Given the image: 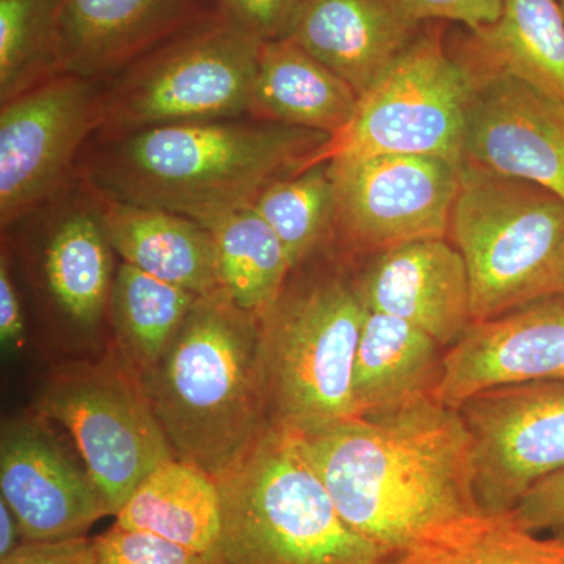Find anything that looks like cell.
I'll list each match as a JSON object with an SVG mask.
<instances>
[{
    "instance_id": "17",
    "label": "cell",
    "mask_w": 564,
    "mask_h": 564,
    "mask_svg": "<svg viewBox=\"0 0 564 564\" xmlns=\"http://www.w3.org/2000/svg\"><path fill=\"white\" fill-rule=\"evenodd\" d=\"M355 281L367 310L411 323L444 350L474 323L466 262L448 239L417 240L367 256Z\"/></svg>"
},
{
    "instance_id": "37",
    "label": "cell",
    "mask_w": 564,
    "mask_h": 564,
    "mask_svg": "<svg viewBox=\"0 0 564 564\" xmlns=\"http://www.w3.org/2000/svg\"><path fill=\"white\" fill-rule=\"evenodd\" d=\"M556 2H558L560 9H562L564 13V0H556Z\"/></svg>"
},
{
    "instance_id": "7",
    "label": "cell",
    "mask_w": 564,
    "mask_h": 564,
    "mask_svg": "<svg viewBox=\"0 0 564 564\" xmlns=\"http://www.w3.org/2000/svg\"><path fill=\"white\" fill-rule=\"evenodd\" d=\"M262 44L207 14L102 82L95 137L248 118Z\"/></svg>"
},
{
    "instance_id": "9",
    "label": "cell",
    "mask_w": 564,
    "mask_h": 564,
    "mask_svg": "<svg viewBox=\"0 0 564 564\" xmlns=\"http://www.w3.org/2000/svg\"><path fill=\"white\" fill-rule=\"evenodd\" d=\"M469 80L444 44L443 29L417 32L372 87L322 161L411 154L463 166Z\"/></svg>"
},
{
    "instance_id": "6",
    "label": "cell",
    "mask_w": 564,
    "mask_h": 564,
    "mask_svg": "<svg viewBox=\"0 0 564 564\" xmlns=\"http://www.w3.org/2000/svg\"><path fill=\"white\" fill-rule=\"evenodd\" d=\"M447 239L466 262L474 322L564 296V199L543 185L463 165Z\"/></svg>"
},
{
    "instance_id": "22",
    "label": "cell",
    "mask_w": 564,
    "mask_h": 564,
    "mask_svg": "<svg viewBox=\"0 0 564 564\" xmlns=\"http://www.w3.org/2000/svg\"><path fill=\"white\" fill-rule=\"evenodd\" d=\"M359 96L295 41H263L248 118L334 137L350 124Z\"/></svg>"
},
{
    "instance_id": "12",
    "label": "cell",
    "mask_w": 564,
    "mask_h": 564,
    "mask_svg": "<svg viewBox=\"0 0 564 564\" xmlns=\"http://www.w3.org/2000/svg\"><path fill=\"white\" fill-rule=\"evenodd\" d=\"M456 410L473 441L481 513H510L533 485L564 469V381L500 386Z\"/></svg>"
},
{
    "instance_id": "36",
    "label": "cell",
    "mask_w": 564,
    "mask_h": 564,
    "mask_svg": "<svg viewBox=\"0 0 564 564\" xmlns=\"http://www.w3.org/2000/svg\"><path fill=\"white\" fill-rule=\"evenodd\" d=\"M24 543L20 522L9 507V503L0 497V560L13 554Z\"/></svg>"
},
{
    "instance_id": "24",
    "label": "cell",
    "mask_w": 564,
    "mask_h": 564,
    "mask_svg": "<svg viewBox=\"0 0 564 564\" xmlns=\"http://www.w3.org/2000/svg\"><path fill=\"white\" fill-rule=\"evenodd\" d=\"M115 524L158 534L215 563L223 532L217 481L181 458L159 466L118 511Z\"/></svg>"
},
{
    "instance_id": "27",
    "label": "cell",
    "mask_w": 564,
    "mask_h": 564,
    "mask_svg": "<svg viewBox=\"0 0 564 564\" xmlns=\"http://www.w3.org/2000/svg\"><path fill=\"white\" fill-rule=\"evenodd\" d=\"M209 229L217 245L220 289L237 306L261 314L293 270L281 240L252 207L226 215Z\"/></svg>"
},
{
    "instance_id": "31",
    "label": "cell",
    "mask_w": 564,
    "mask_h": 564,
    "mask_svg": "<svg viewBox=\"0 0 564 564\" xmlns=\"http://www.w3.org/2000/svg\"><path fill=\"white\" fill-rule=\"evenodd\" d=\"M223 20L261 41L288 39L306 0H215Z\"/></svg>"
},
{
    "instance_id": "28",
    "label": "cell",
    "mask_w": 564,
    "mask_h": 564,
    "mask_svg": "<svg viewBox=\"0 0 564 564\" xmlns=\"http://www.w3.org/2000/svg\"><path fill=\"white\" fill-rule=\"evenodd\" d=\"M251 207L276 234L293 269L334 250L332 162L274 181Z\"/></svg>"
},
{
    "instance_id": "34",
    "label": "cell",
    "mask_w": 564,
    "mask_h": 564,
    "mask_svg": "<svg viewBox=\"0 0 564 564\" xmlns=\"http://www.w3.org/2000/svg\"><path fill=\"white\" fill-rule=\"evenodd\" d=\"M0 564H93V540L25 541Z\"/></svg>"
},
{
    "instance_id": "14",
    "label": "cell",
    "mask_w": 564,
    "mask_h": 564,
    "mask_svg": "<svg viewBox=\"0 0 564 564\" xmlns=\"http://www.w3.org/2000/svg\"><path fill=\"white\" fill-rule=\"evenodd\" d=\"M463 165L564 199V102L513 77L469 82Z\"/></svg>"
},
{
    "instance_id": "18",
    "label": "cell",
    "mask_w": 564,
    "mask_h": 564,
    "mask_svg": "<svg viewBox=\"0 0 564 564\" xmlns=\"http://www.w3.org/2000/svg\"><path fill=\"white\" fill-rule=\"evenodd\" d=\"M210 13L199 0H62L58 73L107 80Z\"/></svg>"
},
{
    "instance_id": "8",
    "label": "cell",
    "mask_w": 564,
    "mask_h": 564,
    "mask_svg": "<svg viewBox=\"0 0 564 564\" xmlns=\"http://www.w3.org/2000/svg\"><path fill=\"white\" fill-rule=\"evenodd\" d=\"M36 410L69 433L111 516L159 466L176 458L140 373L121 351L58 369Z\"/></svg>"
},
{
    "instance_id": "23",
    "label": "cell",
    "mask_w": 564,
    "mask_h": 564,
    "mask_svg": "<svg viewBox=\"0 0 564 564\" xmlns=\"http://www.w3.org/2000/svg\"><path fill=\"white\" fill-rule=\"evenodd\" d=\"M445 350L429 334L367 310L352 366V415L392 410L434 395Z\"/></svg>"
},
{
    "instance_id": "29",
    "label": "cell",
    "mask_w": 564,
    "mask_h": 564,
    "mask_svg": "<svg viewBox=\"0 0 564 564\" xmlns=\"http://www.w3.org/2000/svg\"><path fill=\"white\" fill-rule=\"evenodd\" d=\"M62 0H0V102L58 73Z\"/></svg>"
},
{
    "instance_id": "20",
    "label": "cell",
    "mask_w": 564,
    "mask_h": 564,
    "mask_svg": "<svg viewBox=\"0 0 564 564\" xmlns=\"http://www.w3.org/2000/svg\"><path fill=\"white\" fill-rule=\"evenodd\" d=\"M451 52L467 80L513 77L564 102V13L556 0H503L499 20Z\"/></svg>"
},
{
    "instance_id": "5",
    "label": "cell",
    "mask_w": 564,
    "mask_h": 564,
    "mask_svg": "<svg viewBox=\"0 0 564 564\" xmlns=\"http://www.w3.org/2000/svg\"><path fill=\"white\" fill-rule=\"evenodd\" d=\"M215 481L223 510L215 564H377L388 556L347 525L289 430L270 425Z\"/></svg>"
},
{
    "instance_id": "10",
    "label": "cell",
    "mask_w": 564,
    "mask_h": 564,
    "mask_svg": "<svg viewBox=\"0 0 564 564\" xmlns=\"http://www.w3.org/2000/svg\"><path fill=\"white\" fill-rule=\"evenodd\" d=\"M334 250L372 256L417 240L447 239L462 166L429 155L332 159Z\"/></svg>"
},
{
    "instance_id": "16",
    "label": "cell",
    "mask_w": 564,
    "mask_h": 564,
    "mask_svg": "<svg viewBox=\"0 0 564 564\" xmlns=\"http://www.w3.org/2000/svg\"><path fill=\"white\" fill-rule=\"evenodd\" d=\"M541 381H564V296L474 322L445 350L434 397L458 408L488 389Z\"/></svg>"
},
{
    "instance_id": "4",
    "label": "cell",
    "mask_w": 564,
    "mask_h": 564,
    "mask_svg": "<svg viewBox=\"0 0 564 564\" xmlns=\"http://www.w3.org/2000/svg\"><path fill=\"white\" fill-rule=\"evenodd\" d=\"M366 313L340 252L292 270L259 314L270 425L304 436L352 417V366Z\"/></svg>"
},
{
    "instance_id": "2",
    "label": "cell",
    "mask_w": 564,
    "mask_h": 564,
    "mask_svg": "<svg viewBox=\"0 0 564 564\" xmlns=\"http://www.w3.org/2000/svg\"><path fill=\"white\" fill-rule=\"evenodd\" d=\"M332 137L276 122H176L93 137L77 176L111 202L212 223L247 209L274 181L323 162Z\"/></svg>"
},
{
    "instance_id": "25",
    "label": "cell",
    "mask_w": 564,
    "mask_h": 564,
    "mask_svg": "<svg viewBox=\"0 0 564 564\" xmlns=\"http://www.w3.org/2000/svg\"><path fill=\"white\" fill-rule=\"evenodd\" d=\"M198 296L118 263L109 314L118 348L137 372L147 373L161 361Z\"/></svg>"
},
{
    "instance_id": "35",
    "label": "cell",
    "mask_w": 564,
    "mask_h": 564,
    "mask_svg": "<svg viewBox=\"0 0 564 564\" xmlns=\"http://www.w3.org/2000/svg\"><path fill=\"white\" fill-rule=\"evenodd\" d=\"M25 337L24 313L20 292L11 273V261L6 248L0 258V343L3 350L20 347Z\"/></svg>"
},
{
    "instance_id": "1",
    "label": "cell",
    "mask_w": 564,
    "mask_h": 564,
    "mask_svg": "<svg viewBox=\"0 0 564 564\" xmlns=\"http://www.w3.org/2000/svg\"><path fill=\"white\" fill-rule=\"evenodd\" d=\"M300 441L347 525L388 556L481 513L466 423L434 395Z\"/></svg>"
},
{
    "instance_id": "26",
    "label": "cell",
    "mask_w": 564,
    "mask_h": 564,
    "mask_svg": "<svg viewBox=\"0 0 564 564\" xmlns=\"http://www.w3.org/2000/svg\"><path fill=\"white\" fill-rule=\"evenodd\" d=\"M377 564H564V543L527 532L510 513H480L445 525Z\"/></svg>"
},
{
    "instance_id": "3",
    "label": "cell",
    "mask_w": 564,
    "mask_h": 564,
    "mask_svg": "<svg viewBox=\"0 0 564 564\" xmlns=\"http://www.w3.org/2000/svg\"><path fill=\"white\" fill-rule=\"evenodd\" d=\"M140 378L174 455L214 478L270 426L259 314L223 289L198 296L161 361Z\"/></svg>"
},
{
    "instance_id": "30",
    "label": "cell",
    "mask_w": 564,
    "mask_h": 564,
    "mask_svg": "<svg viewBox=\"0 0 564 564\" xmlns=\"http://www.w3.org/2000/svg\"><path fill=\"white\" fill-rule=\"evenodd\" d=\"M93 564H215L191 549L143 530L113 524L93 538Z\"/></svg>"
},
{
    "instance_id": "21",
    "label": "cell",
    "mask_w": 564,
    "mask_h": 564,
    "mask_svg": "<svg viewBox=\"0 0 564 564\" xmlns=\"http://www.w3.org/2000/svg\"><path fill=\"white\" fill-rule=\"evenodd\" d=\"M99 202L104 228L121 262L196 295L220 289L217 245L209 228L173 212L101 196Z\"/></svg>"
},
{
    "instance_id": "15",
    "label": "cell",
    "mask_w": 564,
    "mask_h": 564,
    "mask_svg": "<svg viewBox=\"0 0 564 564\" xmlns=\"http://www.w3.org/2000/svg\"><path fill=\"white\" fill-rule=\"evenodd\" d=\"M17 223L39 239L41 285L52 307L77 328H98L110 311L118 269L99 196L76 174L65 191Z\"/></svg>"
},
{
    "instance_id": "32",
    "label": "cell",
    "mask_w": 564,
    "mask_h": 564,
    "mask_svg": "<svg viewBox=\"0 0 564 564\" xmlns=\"http://www.w3.org/2000/svg\"><path fill=\"white\" fill-rule=\"evenodd\" d=\"M510 516L527 532L564 543V469L533 485Z\"/></svg>"
},
{
    "instance_id": "13",
    "label": "cell",
    "mask_w": 564,
    "mask_h": 564,
    "mask_svg": "<svg viewBox=\"0 0 564 564\" xmlns=\"http://www.w3.org/2000/svg\"><path fill=\"white\" fill-rule=\"evenodd\" d=\"M36 417L6 423L0 441V492L20 522L25 541L87 536L99 519L111 516L82 463Z\"/></svg>"
},
{
    "instance_id": "19",
    "label": "cell",
    "mask_w": 564,
    "mask_h": 564,
    "mask_svg": "<svg viewBox=\"0 0 564 564\" xmlns=\"http://www.w3.org/2000/svg\"><path fill=\"white\" fill-rule=\"evenodd\" d=\"M419 28L392 0H306L288 39L362 96Z\"/></svg>"
},
{
    "instance_id": "11",
    "label": "cell",
    "mask_w": 564,
    "mask_h": 564,
    "mask_svg": "<svg viewBox=\"0 0 564 564\" xmlns=\"http://www.w3.org/2000/svg\"><path fill=\"white\" fill-rule=\"evenodd\" d=\"M101 80L55 74L0 102V225L65 191L99 124Z\"/></svg>"
},
{
    "instance_id": "33",
    "label": "cell",
    "mask_w": 564,
    "mask_h": 564,
    "mask_svg": "<svg viewBox=\"0 0 564 564\" xmlns=\"http://www.w3.org/2000/svg\"><path fill=\"white\" fill-rule=\"evenodd\" d=\"M408 21L421 25L426 21H455L467 31L499 20L503 0H392Z\"/></svg>"
}]
</instances>
